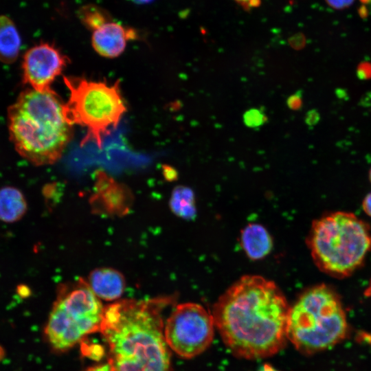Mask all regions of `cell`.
I'll return each instance as SVG.
<instances>
[{"instance_id": "9c48e42d", "label": "cell", "mask_w": 371, "mask_h": 371, "mask_svg": "<svg viewBox=\"0 0 371 371\" xmlns=\"http://www.w3.org/2000/svg\"><path fill=\"white\" fill-rule=\"evenodd\" d=\"M67 63V58L53 44L40 43L28 49L23 55V82L38 91L51 90V85Z\"/></svg>"}, {"instance_id": "9a60e30c", "label": "cell", "mask_w": 371, "mask_h": 371, "mask_svg": "<svg viewBox=\"0 0 371 371\" xmlns=\"http://www.w3.org/2000/svg\"><path fill=\"white\" fill-rule=\"evenodd\" d=\"M169 205L172 212L179 217L191 219L195 216L194 195L188 187L179 186L175 188Z\"/></svg>"}, {"instance_id": "4fadbf2b", "label": "cell", "mask_w": 371, "mask_h": 371, "mask_svg": "<svg viewBox=\"0 0 371 371\" xmlns=\"http://www.w3.org/2000/svg\"><path fill=\"white\" fill-rule=\"evenodd\" d=\"M27 211V203L23 193L17 188H0V221L13 223L20 221Z\"/></svg>"}, {"instance_id": "30bf717a", "label": "cell", "mask_w": 371, "mask_h": 371, "mask_svg": "<svg viewBox=\"0 0 371 371\" xmlns=\"http://www.w3.org/2000/svg\"><path fill=\"white\" fill-rule=\"evenodd\" d=\"M137 36L135 30L111 21L93 32L91 45L100 56L112 58L119 56L124 51L127 41Z\"/></svg>"}, {"instance_id": "83f0119b", "label": "cell", "mask_w": 371, "mask_h": 371, "mask_svg": "<svg viewBox=\"0 0 371 371\" xmlns=\"http://www.w3.org/2000/svg\"><path fill=\"white\" fill-rule=\"evenodd\" d=\"M363 3H366L368 5L370 11L371 12V0H361Z\"/></svg>"}, {"instance_id": "ba28073f", "label": "cell", "mask_w": 371, "mask_h": 371, "mask_svg": "<svg viewBox=\"0 0 371 371\" xmlns=\"http://www.w3.org/2000/svg\"><path fill=\"white\" fill-rule=\"evenodd\" d=\"M214 327L212 315L201 305L183 303L177 305L167 319L164 335L170 349L179 357L190 359L209 347Z\"/></svg>"}, {"instance_id": "8fae6325", "label": "cell", "mask_w": 371, "mask_h": 371, "mask_svg": "<svg viewBox=\"0 0 371 371\" xmlns=\"http://www.w3.org/2000/svg\"><path fill=\"white\" fill-rule=\"evenodd\" d=\"M87 281L94 294L105 301L119 299L126 287L123 274L111 267L95 268L90 272Z\"/></svg>"}, {"instance_id": "6da1fadb", "label": "cell", "mask_w": 371, "mask_h": 371, "mask_svg": "<svg viewBox=\"0 0 371 371\" xmlns=\"http://www.w3.org/2000/svg\"><path fill=\"white\" fill-rule=\"evenodd\" d=\"M289 310L282 292L273 282L249 275L240 278L218 298L212 315L232 353L258 359L283 348Z\"/></svg>"}, {"instance_id": "4316f807", "label": "cell", "mask_w": 371, "mask_h": 371, "mask_svg": "<svg viewBox=\"0 0 371 371\" xmlns=\"http://www.w3.org/2000/svg\"><path fill=\"white\" fill-rule=\"evenodd\" d=\"M5 355V350L0 345V361L4 358Z\"/></svg>"}, {"instance_id": "d6986e66", "label": "cell", "mask_w": 371, "mask_h": 371, "mask_svg": "<svg viewBox=\"0 0 371 371\" xmlns=\"http://www.w3.org/2000/svg\"><path fill=\"white\" fill-rule=\"evenodd\" d=\"M243 10L249 11L259 7L262 0H234Z\"/></svg>"}, {"instance_id": "3957f363", "label": "cell", "mask_w": 371, "mask_h": 371, "mask_svg": "<svg viewBox=\"0 0 371 371\" xmlns=\"http://www.w3.org/2000/svg\"><path fill=\"white\" fill-rule=\"evenodd\" d=\"M63 104L52 90L27 88L8 108L10 139L19 155L32 164H53L63 155L72 136Z\"/></svg>"}, {"instance_id": "f1b7e54d", "label": "cell", "mask_w": 371, "mask_h": 371, "mask_svg": "<svg viewBox=\"0 0 371 371\" xmlns=\"http://www.w3.org/2000/svg\"><path fill=\"white\" fill-rule=\"evenodd\" d=\"M370 181H371V169H370Z\"/></svg>"}, {"instance_id": "d4e9b609", "label": "cell", "mask_w": 371, "mask_h": 371, "mask_svg": "<svg viewBox=\"0 0 371 371\" xmlns=\"http://www.w3.org/2000/svg\"><path fill=\"white\" fill-rule=\"evenodd\" d=\"M365 295L366 296H369V297H371V281L368 285V286L367 287L366 291H365Z\"/></svg>"}, {"instance_id": "2e32d148", "label": "cell", "mask_w": 371, "mask_h": 371, "mask_svg": "<svg viewBox=\"0 0 371 371\" xmlns=\"http://www.w3.org/2000/svg\"><path fill=\"white\" fill-rule=\"evenodd\" d=\"M78 15L82 24L89 30L95 31L112 21L111 14L105 9L94 4L81 7Z\"/></svg>"}, {"instance_id": "7a4b0ae2", "label": "cell", "mask_w": 371, "mask_h": 371, "mask_svg": "<svg viewBox=\"0 0 371 371\" xmlns=\"http://www.w3.org/2000/svg\"><path fill=\"white\" fill-rule=\"evenodd\" d=\"M175 300L124 299L104 307L100 330L109 347L111 371H170L163 313Z\"/></svg>"}, {"instance_id": "cb8c5ba5", "label": "cell", "mask_w": 371, "mask_h": 371, "mask_svg": "<svg viewBox=\"0 0 371 371\" xmlns=\"http://www.w3.org/2000/svg\"><path fill=\"white\" fill-rule=\"evenodd\" d=\"M165 173L168 179H174L177 176V172L175 170L170 166H166L165 168Z\"/></svg>"}, {"instance_id": "52a82bcc", "label": "cell", "mask_w": 371, "mask_h": 371, "mask_svg": "<svg viewBox=\"0 0 371 371\" xmlns=\"http://www.w3.org/2000/svg\"><path fill=\"white\" fill-rule=\"evenodd\" d=\"M104 311L86 280L60 284L44 328L47 342L56 351L68 350L88 335L100 332Z\"/></svg>"}, {"instance_id": "7402d4cb", "label": "cell", "mask_w": 371, "mask_h": 371, "mask_svg": "<svg viewBox=\"0 0 371 371\" xmlns=\"http://www.w3.org/2000/svg\"><path fill=\"white\" fill-rule=\"evenodd\" d=\"M85 371H111V368L109 364L107 363L89 368Z\"/></svg>"}, {"instance_id": "5b68a950", "label": "cell", "mask_w": 371, "mask_h": 371, "mask_svg": "<svg viewBox=\"0 0 371 371\" xmlns=\"http://www.w3.org/2000/svg\"><path fill=\"white\" fill-rule=\"evenodd\" d=\"M347 322L337 295L326 285L306 291L290 307L287 339L311 354L328 348L346 335Z\"/></svg>"}, {"instance_id": "484cf974", "label": "cell", "mask_w": 371, "mask_h": 371, "mask_svg": "<svg viewBox=\"0 0 371 371\" xmlns=\"http://www.w3.org/2000/svg\"><path fill=\"white\" fill-rule=\"evenodd\" d=\"M137 3H147L151 2L153 0H130Z\"/></svg>"}, {"instance_id": "5bb4252c", "label": "cell", "mask_w": 371, "mask_h": 371, "mask_svg": "<svg viewBox=\"0 0 371 371\" xmlns=\"http://www.w3.org/2000/svg\"><path fill=\"white\" fill-rule=\"evenodd\" d=\"M21 39L14 22L7 15H0V61L14 63L19 56Z\"/></svg>"}, {"instance_id": "e0dca14e", "label": "cell", "mask_w": 371, "mask_h": 371, "mask_svg": "<svg viewBox=\"0 0 371 371\" xmlns=\"http://www.w3.org/2000/svg\"><path fill=\"white\" fill-rule=\"evenodd\" d=\"M245 126L249 128H258L267 122V115L260 110L251 108L246 111L243 116Z\"/></svg>"}, {"instance_id": "8992f818", "label": "cell", "mask_w": 371, "mask_h": 371, "mask_svg": "<svg viewBox=\"0 0 371 371\" xmlns=\"http://www.w3.org/2000/svg\"><path fill=\"white\" fill-rule=\"evenodd\" d=\"M63 80L69 93L63 104L67 121L86 128L81 145L93 142L102 148L104 138L116 128L126 111L120 81L109 85L80 77L64 76Z\"/></svg>"}, {"instance_id": "7c38bea8", "label": "cell", "mask_w": 371, "mask_h": 371, "mask_svg": "<svg viewBox=\"0 0 371 371\" xmlns=\"http://www.w3.org/2000/svg\"><path fill=\"white\" fill-rule=\"evenodd\" d=\"M241 245L246 255L251 260H259L271 251L272 238L261 225L252 223L247 225L241 232Z\"/></svg>"}, {"instance_id": "277c9868", "label": "cell", "mask_w": 371, "mask_h": 371, "mask_svg": "<svg viewBox=\"0 0 371 371\" xmlns=\"http://www.w3.org/2000/svg\"><path fill=\"white\" fill-rule=\"evenodd\" d=\"M307 245L322 271L345 278L360 267L371 250V232L352 213L336 212L313 223Z\"/></svg>"}, {"instance_id": "603a6c76", "label": "cell", "mask_w": 371, "mask_h": 371, "mask_svg": "<svg viewBox=\"0 0 371 371\" xmlns=\"http://www.w3.org/2000/svg\"><path fill=\"white\" fill-rule=\"evenodd\" d=\"M317 118V113L315 111H311L308 112L306 115V122L308 124H313L315 123Z\"/></svg>"}, {"instance_id": "ac0fdd59", "label": "cell", "mask_w": 371, "mask_h": 371, "mask_svg": "<svg viewBox=\"0 0 371 371\" xmlns=\"http://www.w3.org/2000/svg\"><path fill=\"white\" fill-rule=\"evenodd\" d=\"M288 107L292 110H298L302 104V94L300 91L290 95L286 100Z\"/></svg>"}, {"instance_id": "44dd1931", "label": "cell", "mask_w": 371, "mask_h": 371, "mask_svg": "<svg viewBox=\"0 0 371 371\" xmlns=\"http://www.w3.org/2000/svg\"><path fill=\"white\" fill-rule=\"evenodd\" d=\"M365 212L371 216V193L367 195L363 202Z\"/></svg>"}, {"instance_id": "ffe728a7", "label": "cell", "mask_w": 371, "mask_h": 371, "mask_svg": "<svg viewBox=\"0 0 371 371\" xmlns=\"http://www.w3.org/2000/svg\"><path fill=\"white\" fill-rule=\"evenodd\" d=\"M328 5L335 9H344L350 6L354 0H326Z\"/></svg>"}]
</instances>
